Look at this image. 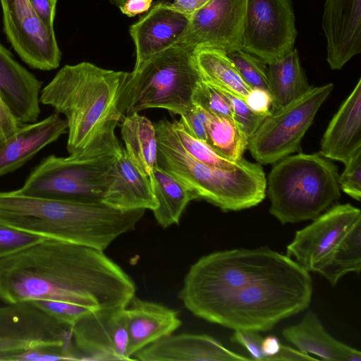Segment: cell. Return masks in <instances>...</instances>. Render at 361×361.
<instances>
[{
  "label": "cell",
  "instance_id": "cell-38",
  "mask_svg": "<svg viewBox=\"0 0 361 361\" xmlns=\"http://www.w3.org/2000/svg\"><path fill=\"white\" fill-rule=\"evenodd\" d=\"M345 167L338 177L340 188L352 198H361V149L355 152L344 164Z\"/></svg>",
  "mask_w": 361,
  "mask_h": 361
},
{
  "label": "cell",
  "instance_id": "cell-11",
  "mask_svg": "<svg viewBox=\"0 0 361 361\" xmlns=\"http://www.w3.org/2000/svg\"><path fill=\"white\" fill-rule=\"evenodd\" d=\"M73 344L72 326L32 301L6 303L0 307V354Z\"/></svg>",
  "mask_w": 361,
  "mask_h": 361
},
{
  "label": "cell",
  "instance_id": "cell-46",
  "mask_svg": "<svg viewBox=\"0 0 361 361\" xmlns=\"http://www.w3.org/2000/svg\"><path fill=\"white\" fill-rule=\"evenodd\" d=\"M125 1H126V0H110V2L112 4L118 7L121 6Z\"/></svg>",
  "mask_w": 361,
  "mask_h": 361
},
{
  "label": "cell",
  "instance_id": "cell-10",
  "mask_svg": "<svg viewBox=\"0 0 361 361\" xmlns=\"http://www.w3.org/2000/svg\"><path fill=\"white\" fill-rule=\"evenodd\" d=\"M296 37L291 0H247L242 50L269 64L290 53Z\"/></svg>",
  "mask_w": 361,
  "mask_h": 361
},
{
  "label": "cell",
  "instance_id": "cell-39",
  "mask_svg": "<svg viewBox=\"0 0 361 361\" xmlns=\"http://www.w3.org/2000/svg\"><path fill=\"white\" fill-rule=\"evenodd\" d=\"M208 116L209 113L204 109L193 104L180 115V118L178 121L188 134L206 142V123Z\"/></svg>",
  "mask_w": 361,
  "mask_h": 361
},
{
  "label": "cell",
  "instance_id": "cell-40",
  "mask_svg": "<svg viewBox=\"0 0 361 361\" xmlns=\"http://www.w3.org/2000/svg\"><path fill=\"white\" fill-rule=\"evenodd\" d=\"M245 102L252 110L257 113L267 116L271 114V97L267 91L252 89Z\"/></svg>",
  "mask_w": 361,
  "mask_h": 361
},
{
  "label": "cell",
  "instance_id": "cell-42",
  "mask_svg": "<svg viewBox=\"0 0 361 361\" xmlns=\"http://www.w3.org/2000/svg\"><path fill=\"white\" fill-rule=\"evenodd\" d=\"M261 349L263 353V361L285 360L287 347L281 344L276 336H268L262 338Z\"/></svg>",
  "mask_w": 361,
  "mask_h": 361
},
{
  "label": "cell",
  "instance_id": "cell-33",
  "mask_svg": "<svg viewBox=\"0 0 361 361\" xmlns=\"http://www.w3.org/2000/svg\"><path fill=\"white\" fill-rule=\"evenodd\" d=\"M1 361H54L84 360L82 355L74 344L59 347L49 346L28 350L23 352L0 354Z\"/></svg>",
  "mask_w": 361,
  "mask_h": 361
},
{
  "label": "cell",
  "instance_id": "cell-16",
  "mask_svg": "<svg viewBox=\"0 0 361 361\" xmlns=\"http://www.w3.org/2000/svg\"><path fill=\"white\" fill-rule=\"evenodd\" d=\"M190 16L171 3L160 2L132 25L129 32L136 51L133 72L140 71L158 54L180 44L187 32Z\"/></svg>",
  "mask_w": 361,
  "mask_h": 361
},
{
  "label": "cell",
  "instance_id": "cell-28",
  "mask_svg": "<svg viewBox=\"0 0 361 361\" xmlns=\"http://www.w3.org/2000/svg\"><path fill=\"white\" fill-rule=\"evenodd\" d=\"M193 54L202 80L226 90L245 101L252 89L243 80L226 53L214 49L202 48L194 50Z\"/></svg>",
  "mask_w": 361,
  "mask_h": 361
},
{
  "label": "cell",
  "instance_id": "cell-26",
  "mask_svg": "<svg viewBox=\"0 0 361 361\" xmlns=\"http://www.w3.org/2000/svg\"><path fill=\"white\" fill-rule=\"evenodd\" d=\"M157 207L152 211L157 223L167 228L179 223L188 204L198 199L196 194L172 174L155 166L149 178Z\"/></svg>",
  "mask_w": 361,
  "mask_h": 361
},
{
  "label": "cell",
  "instance_id": "cell-2",
  "mask_svg": "<svg viewBox=\"0 0 361 361\" xmlns=\"http://www.w3.org/2000/svg\"><path fill=\"white\" fill-rule=\"evenodd\" d=\"M132 279L104 251L44 238L0 259V300L71 302L93 309L126 307Z\"/></svg>",
  "mask_w": 361,
  "mask_h": 361
},
{
  "label": "cell",
  "instance_id": "cell-14",
  "mask_svg": "<svg viewBox=\"0 0 361 361\" xmlns=\"http://www.w3.org/2000/svg\"><path fill=\"white\" fill-rule=\"evenodd\" d=\"M360 210L350 204H336L296 232L286 255L308 272H317L333 250L358 222Z\"/></svg>",
  "mask_w": 361,
  "mask_h": 361
},
{
  "label": "cell",
  "instance_id": "cell-20",
  "mask_svg": "<svg viewBox=\"0 0 361 361\" xmlns=\"http://www.w3.org/2000/svg\"><path fill=\"white\" fill-rule=\"evenodd\" d=\"M134 360H252L234 353L212 336L182 334L161 338L133 355Z\"/></svg>",
  "mask_w": 361,
  "mask_h": 361
},
{
  "label": "cell",
  "instance_id": "cell-15",
  "mask_svg": "<svg viewBox=\"0 0 361 361\" xmlns=\"http://www.w3.org/2000/svg\"><path fill=\"white\" fill-rule=\"evenodd\" d=\"M72 341L84 360H133L128 355L126 307L94 310L72 326Z\"/></svg>",
  "mask_w": 361,
  "mask_h": 361
},
{
  "label": "cell",
  "instance_id": "cell-5",
  "mask_svg": "<svg viewBox=\"0 0 361 361\" xmlns=\"http://www.w3.org/2000/svg\"><path fill=\"white\" fill-rule=\"evenodd\" d=\"M157 166L166 170L197 196L224 211L256 206L265 197L267 179L259 163L243 158L233 170L205 164L188 154L166 118L154 123Z\"/></svg>",
  "mask_w": 361,
  "mask_h": 361
},
{
  "label": "cell",
  "instance_id": "cell-24",
  "mask_svg": "<svg viewBox=\"0 0 361 361\" xmlns=\"http://www.w3.org/2000/svg\"><path fill=\"white\" fill-rule=\"evenodd\" d=\"M282 335L301 352L323 360H361V353L331 336L312 311L306 312L298 324L285 328Z\"/></svg>",
  "mask_w": 361,
  "mask_h": 361
},
{
  "label": "cell",
  "instance_id": "cell-32",
  "mask_svg": "<svg viewBox=\"0 0 361 361\" xmlns=\"http://www.w3.org/2000/svg\"><path fill=\"white\" fill-rule=\"evenodd\" d=\"M227 55L243 80L251 89L269 92L268 66L264 61L242 49Z\"/></svg>",
  "mask_w": 361,
  "mask_h": 361
},
{
  "label": "cell",
  "instance_id": "cell-13",
  "mask_svg": "<svg viewBox=\"0 0 361 361\" xmlns=\"http://www.w3.org/2000/svg\"><path fill=\"white\" fill-rule=\"evenodd\" d=\"M247 0H210L190 16L180 44L226 54L242 49Z\"/></svg>",
  "mask_w": 361,
  "mask_h": 361
},
{
  "label": "cell",
  "instance_id": "cell-8",
  "mask_svg": "<svg viewBox=\"0 0 361 361\" xmlns=\"http://www.w3.org/2000/svg\"><path fill=\"white\" fill-rule=\"evenodd\" d=\"M193 52L178 44L152 57L137 72L128 73L120 99L125 116L152 108L180 115L192 106L194 90L202 80Z\"/></svg>",
  "mask_w": 361,
  "mask_h": 361
},
{
  "label": "cell",
  "instance_id": "cell-22",
  "mask_svg": "<svg viewBox=\"0 0 361 361\" xmlns=\"http://www.w3.org/2000/svg\"><path fill=\"white\" fill-rule=\"evenodd\" d=\"M361 149V79L341 105L323 135L319 154L345 164Z\"/></svg>",
  "mask_w": 361,
  "mask_h": 361
},
{
  "label": "cell",
  "instance_id": "cell-35",
  "mask_svg": "<svg viewBox=\"0 0 361 361\" xmlns=\"http://www.w3.org/2000/svg\"><path fill=\"white\" fill-rule=\"evenodd\" d=\"M215 87L219 90L229 101L232 107L234 120L240 126L249 140L267 116L252 110L244 99L235 94L222 88Z\"/></svg>",
  "mask_w": 361,
  "mask_h": 361
},
{
  "label": "cell",
  "instance_id": "cell-3",
  "mask_svg": "<svg viewBox=\"0 0 361 361\" xmlns=\"http://www.w3.org/2000/svg\"><path fill=\"white\" fill-rule=\"evenodd\" d=\"M145 209L123 210L102 202H82L0 191V224L104 251L135 229Z\"/></svg>",
  "mask_w": 361,
  "mask_h": 361
},
{
  "label": "cell",
  "instance_id": "cell-18",
  "mask_svg": "<svg viewBox=\"0 0 361 361\" xmlns=\"http://www.w3.org/2000/svg\"><path fill=\"white\" fill-rule=\"evenodd\" d=\"M42 82L0 43V99L20 126L38 121Z\"/></svg>",
  "mask_w": 361,
  "mask_h": 361
},
{
  "label": "cell",
  "instance_id": "cell-21",
  "mask_svg": "<svg viewBox=\"0 0 361 361\" xmlns=\"http://www.w3.org/2000/svg\"><path fill=\"white\" fill-rule=\"evenodd\" d=\"M67 129L66 120L56 112L39 121L20 126L11 137L0 142V176L23 166Z\"/></svg>",
  "mask_w": 361,
  "mask_h": 361
},
{
  "label": "cell",
  "instance_id": "cell-6",
  "mask_svg": "<svg viewBox=\"0 0 361 361\" xmlns=\"http://www.w3.org/2000/svg\"><path fill=\"white\" fill-rule=\"evenodd\" d=\"M113 121L82 150L67 157L49 155L29 174L18 190L27 195L99 202L106 189V174L120 145Z\"/></svg>",
  "mask_w": 361,
  "mask_h": 361
},
{
  "label": "cell",
  "instance_id": "cell-45",
  "mask_svg": "<svg viewBox=\"0 0 361 361\" xmlns=\"http://www.w3.org/2000/svg\"><path fill=\"white\" fill-rule=\"evenodd\" d=\"M171 4L178 10L192 15L210 0H172Z\"/></svg>",
  "mask_w": 361,
  "mask_h": 361
},
{
  "label": "cell",
  "instance_id": "cell-25",
  "mask_svg": "<svg viewBox=\"0 0 361 361\" xmlns=\"http://www.w3.org/2000/svg\"><path fill=\"white\" fill-rule=\"evenodd\" d=\"M267 66L271 113L288 105L311 89L296 49Z\"/></svg>",
  "mask_w": 361,
  "mask_h": 361
},
{
  "label": "cell",
  "instance_id": "cell-37",
  "mask_svg": "<svg viewBox=\"0 0 361 361\" xmlns=\"http://www.w3.org/2000/svg\"><path fill=\"white\" fill-rule=\"evenodd\" d=\"M43 239L0 224V259L19 252Z\"/></svg>",
  "mask_w": 361,
  "mask_h": 361
},
{
  "label": "cell",
  "instance_id": "cell-30",
  "mask_svg": "<svg viewBox=\"0 0 361 361\" xmlns=\"http://www.w3.org/2000/svg\"><path fill=\"white\" fill-rule=\"evenodd\" d=\"M360 269L361 221L348 232L317 272L335 286L342 276L359 273Z\"/></svg>",
  "mask_w": 361,
  "mask_h": 361
},
{
  "label": "cell",
  "instance_id": "cell-7",
  "mask_svg": "<svg viewBox=\"0 0 361 361\" xmlns=\"http://www.w3.org/2000/svg\"><path fill=\"white\" fill-rule=\"evenodd\" d=\"M335 164L320 154L288 156L271 169L269 212L282 224L313 220L341 197Z\"/></svg>",
  "mask_w": 361,
  "mask_h": 361
},
{
  "label": "cell",
  "instance_id": "cell-36",
  "mask_svg": "<svg viewBox=\"0 0 361 361\" xmlns=\"http://www.w3.org/2000/svg\"><path fill=\"white\" fill-rule=\"evenodd\" d=\"M30 301L47 313L71 326L83 316L97 310L59 300H35Z\"/></svg>",
  "mask_w": 361,
  "mask_h": 361
},
{
  "label": "cell",
  "instance_id": "cell-34",
  "mask_svg": "<svg viewBox=\"0 0 361 361\" xmlns=\"http://www.w3.org/2000/svg\"><path fill=\"white\" fill-rule=\"evenodd\" d=\"M192 103L210 114L234 119L232 107L226 97L219 90L202 80L194 90Z\"/></svg>",
  "mask_w": 361,
  "mask_h": 361
},
{
  "label": "cell",
  "instance_id": "cell-4",
  "mask_svg": "<svg viewBox=\"0 0 361 361\" xmlns=\"http://www.w3.org/2000/svg\"><path fill=\"white\" fill-rule=\"evenodd\" d=\"M128 75L81 62L64 66L41 90L40 103L66 117L69 154L82 150L110 123L124 118L120 99Z\"/></svg>",
  "mask_w": 361,
  "mask_h": 361
},
{
  "label": "cell",
  "instance_id": "cell-31",
  "mask_svg": "<svg viewBox=\"0 0 361 361\" xmlns=\"http://www.w3.org/2000/svg\"><path fill=\"white\" fill-rule=\"evenodd\" d=\"M172 123L174 132L185 151L195 159L209 166L223 169H235L240 164L233 162L216 153L207 142L188 134L178 121Z\"/></svg>",
  "mask_w": 361,
  "mask_h": 361
},
{
  "label": "cell",
  "instance_id": "cell-17",
  "mask_svg": "<svg viewBox=\"0 0 361 361\" xmlns=\"http://www.w3.org/2000/svg\"><path fill=\"white\" fill-rule=\"evenodd\" d=\"M322 25L327 62L340 70L361 51V0H326Z\"/></svg>",
  "mask_w": 361,
  "mask_h": 361
},
{
  "label": "cell",
  "instance_id": "cell-27",
  "mask_svg": "<svg viewBox=\"0 0 361 361\" xmlns=\"http://www.w3.org/2000/svg\"><path fill=\"white\" fill-rule=\"evenodd\" d=\"M121 134L130 160L143 174L151 178L157 159L154 125L147 117L133 113L122 120Z\"/></svg>",
  "mask_w": 361,
  "mask_h": 361
},
{
  "label": "cell",
  "instance_id": "cell-43",
  "mask_svg": "<svg viewBox=\"0 0 361 361\" xmlns=\"http://www.w3.org/2000/svg\"><path fill=\"white\" fill-rule=\"evenodd\" d=\"M20 125L0 99V142L11 137Z\"/></svg>",
  "mask_w": 361,
  "mask_h": 361
},
{
  "label": "cell",
  "instance_id": "cell-29",
  "mask_svg": "<svg viewBox=\"0 0 361 361\" xmlns=\"http://www.w3.org/2000/svg\"><path fill=\"white\" fill-rule=\"evenodd\" d=\"M206 135V142L221 157L233 162L243 159L249 140L233 118L209 114Z\"/></svg>",
  "mask_w": 361,
  "mask_h": 361
},
{
  "label": "cell",
  "instance_id": "cell-12",
  "mask_svg": "<svg viewBox=\"0 0 361 361\" xmlns=\"http://www.w3.org/2000/svg\"><path fill=\"white\" fill-rule=\"evenodd\" d=\"M8 42L30 68L51 71L59 66L61 51L54 29L45 26L29 0H0Z\"/></svg>",
  "mask_w": 361,
  "mask_h": 361
},
{
  "label": "cell",
  "instance_id": "cell-41",
  "mask_svg": "<svg viewBox=\"0 0 361 361\" xmlns=\"http://www.w3.org/2000/svg\"><path fill=\"white\" fill-rule=\"evenodd\" d=\"M29 2L42 23L54 29L57 0H29Z\"/></svg>",
  "mask_w": 361,
  "mask_h": 361
},
{
  "label": "cell",
  "instance_id": "cell-23",
  "mask_svg": "<svg viewBox=\"0 0 361 361\" xmlns=\"http://www.w3.org/2000/svg\"><path fill=\"white\" fill-rule=\"evenodd\" d=\"M128 316V355L169 336L180 325L178 312L162 305L134 296L126 307Z\"/></svg>",
  "mask_w": 361,
  "mask_h": 361
},
{
  "label": "cell",
  "instance_id": "cell-9",
  "mask_svg": "<svg viewBox=\"0 0 361 361\" xmlns=\"http://www.w3.org/2000/svg\"><path fill=\"white\" fill-rule=\"evenodd\" d=\"M333 89L332 83L312 87L267 116L248 140L247 148L253 158L259 164H269L300 152L302 139Z\"/></svg>",
  "mask_w": 361,
  "mask_h": 361
},
{
  "label": "cell",
  "instance_id": "cell-1",
  "mask_svg": "<svg viewBox=\"0 0 361 361\" xmlns=\"http://www.w3.org/2000/svg\"><path fill=\"white\" fill-rule=\"evenodd\" d=\"M312 291L307 271L286 255L264 247L202 257L187 272L178 298L201 319L258 332L307 309Z\"/></svg>",
  "mask_w": 361,
  "mask_h": 361
},
{
  "label": "cell",
  "instance_id": "cell-44",
  "mask_svg": "<svg viewBox=\"0 0 361 361\" xmlns=\"http://www.w3.org/2000/svg\"><path fill=\"white\" fill-rule=\"evenodd\" d=\"M153 0H126L118 8L128 17H134L140 13L148 11Z\"/></svg>",
  "mask_w": 361,
  "mask_h": 361
},
{
  "label": "cell",
  "instance_id": "cell-19",
  "mask_svg": "<svg viewBox=\"0 0 361 361\" xmlns=\"http://www.w3.org/2000/svg\"><path fill=\"white\" fill-rule=\"evenodd\" d=\"M102 202L123 210L153 211L157 207L149 177L137 168L122 145L106 171Z\"/></svg>",
  "mask_w": 361,
  "mask_h": 361
}]
</instances>
